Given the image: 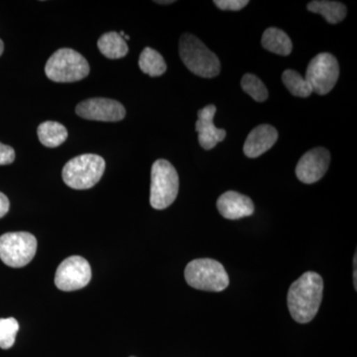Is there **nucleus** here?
<instances>
[{"mask_svg": "<svg viewBox=\"0 0 357 357\" xmlns=\"http://www.w3.org/2000/svg\"><path fill=\"white\" fill-rule=\"evenodd\" d=\"M76 114L88 121L105 122L121 121L126 117V112L121 102L109 98H89L79 102Z\"/></svg>", "mask_w": 357, "mask_h": 357, "instance_id": "nucleus-10", "label": "nucleus"}, {"mask_svg": "<svg viewBox=\"0 0 357 357\" xmlns=\"http://www.w3.org/2000/svg\"><path fill=\"white\" fill-rule=\"evenodd\" d=\"M156 3L159 4H172L175 1H171V0H169V1H155Z\"/></svg>", "mask_w": 357, "mask_h": 357, "instance_id": "nucleus-28", "label": "nucleus"}, {"mask_svg": "<svg viewBox=\"0 0 357 357\" xmlns=\"http://www.w3.org/2000/svg\"><path fill=\"white\" fill-rule=\"evenodd\" d=\"M213 3L222 10L238 11L249 3L248 0H215Z\"/></svg>", "mask_w": 357, "mask_h": 357, "instance_id": "nucleus-23", "label": "nucleus"}, {"mask_svg": "<svg viewBox=\"0 0 357 357\" xmlns=\"http://www.w3.org/2000/svg\"><path fill=\"white\" fill-rule=\"evenodd\" d=\"M131 357H134V356H131Z\"/></svg>", "mask_w": 357, "mask_h": 357, "instance_id": "nucleus-29", "label": "nucleus"}, {"mask_svg": "<svg viewBox=\"0 0 357 357\" xmlns=\"http://www.w3.org/2000/svg\"><path fill=\"white\" fill-rule=\"evenodd\" d=\"M330 162L331 154L326 148H314L303 155L298 162L296 176L305 184H314L325 176Z\"/></svg>", "mask_w": 357, "mask_h": 357, "instance_id": "nucleus-11", "label": "nucleus"}, {"mask_svg": "<svg viewBox=\"0 0 357 357\" xmlns=\"http://www.w3.org/2000/svg\"><path fill=\"white\" fill-rule=\"evenodd\" d=\"M36 251V237L29 232H8L0 236V259L7 266H26L32 261Z\"/></svg>", "mask_w": 357, "mask_h": 357, "instance_id": "nucleus-7", "label": "nucleus"}, {"mask_svg": "<svg viewBox=\"0 0 357 357\" xmlns=\"http://www.w3.org/2000/svg\"><path fill=\"white\" fill-rule=\"evenodd\" d=\"M98 47L105 57L116 60L126 57L128 53V46L126 40L117 32L103 34L98 41Z\"/></svg>", "mask_w": 357, "mask_h": 357, "instance_id": "nucleus-16", "label": "nucleus"}, {"mask_svg": "<svg viewBox=\"0 0 357 357\" xmlns=\"http://www.w3.org/2000/svg\"><path fill=\"white\" fill-rule=\"evenodd\" d=\"M15 160V151L13 147L0 142V165H9Z\"/></svg>", "mask_w": 357, "mask_h": 357, "instance_id": "nucleus-24", "label": "nucleus"}, {"mask_svg": "<svg viewBox=\"0 0 357 357\" xmlns=\"http://www.w3.org/2000/svg\"><path fill=\"white\" fill-rule=\"evenodd\" d=\"M178 176L175 167L159 159L152 166L150 204L155 210H165L177 199Z\"/></svg>", "mask_w": 357, "mask_h": 357, "instance_id": "nucleus-6", "label": "nucleus"}, {"mask_svg": "<svg viewBox=\"0 0 357 357\" xmlns=\"http://www.w3.org/2000/svg\"><path fill=\"white\" fill-rule=\"evenodd\" d=\"M9 206H10V204H9L8 198L6 195L0 192V218H3L8 213Z\"/></svg>", "mask_w": 357, "mask_h": 357, "instance_id": "nucleus-25", "label": "nucleus"}, {"mask_svg": "<svg viewBox=\"0 0 357 357\" xmlns=\"http://www.w3.org/2000/svg\"><path fill=\"white\" fill-rule=\"evenodd\" d=\"M178 53L185 67L197 76L211 79L220 73L218 56L194 35L187 33L181 37Z\"/></svg>", "mask_w": 357, "mask_h": 357, "instance_id": "nucleus-2", "label": "nucleus"}, {"mask_svg": "<svg viewBox=\"0 0 357 357\" xmlns=\"http://www.w3.org/2000/svg\"><path fill=\"white\" fill-rule=\"evenodd\" d=\"M324 281L316 272H306L288 291V309L294 321L307 324L318 314L323 301Z\"/></svg>", "mask_w": 357, "mask_h": 357, "instance_id": "nucleus-1", "label": "nucleus"}, {"mask_svg": "<svg viewBox=\"0 0 357 357\" xmlns=\"http://www.w3.org/2000/svg\"><path fill=\"white\" fill-rule=\"evenodd\" d=\"M91 68L88 61L73 49H59L47 61L45 74L56 83H75L89 76Z\"/></svg>", "mask_w": 357, "mask_h": 357, "instance_id": "nucleus-3", "label": "nucleus"}, {"mask_svg": "<svg viewBox=\"0 0 357 357\" xmlns=\"http://www.w3.org/2000/svg\"><path fill=\"white\" fill-rule=\"evenodd\" d=\"M262 46L267 51L277 55L288 56L292 52L293 44L290 37L278 28H268L263 33Z\"/></svg>", "mask_w": 357, "mask_h": 357, "instance_id": "nucleus-15", "label": "nucleus"}, {"mask_svg": "<svg viewBox=\"0 0 357 357\" xmlns=\"http://www.w3.org/2000/svg\"><path fill=\"white\" fill-rule=\"evenodd\" d=\"M282 79L286 88L293 96L298 98H307L312 93L311 86L296 70H286L282 75Z\"/></svg>", "mask_w": 357, "mask_h": 357, "instance_id": "nucleus-20", "label": "nucleus"}, {"mask_svg": "<svg viewBox=\"0 0 357 357\" xmlns=\"http://www.w3.org/2000/svg\"><path fill=\"white\" fill-rule=\"evenodd\" d=\"M217 112V107L213 105H206L198 112V121L196 130L199 133V145L204 150H211L217 146L218 142L225 140L227 131L215 128L213 117Z\"/></svg>", "mask_w": 357, "mask_h": 357, "instance_id": "nucleus-12", "label": "nucleus"}, {"mask_svg": "<svg viewBox=\"0 0 357 357\" xmlns=\"http://www.w3.org/2000/svg\"><path fill=\"white\" fill-rule=\"evenodd\" d=\"M307 8L311 13L321 14L331 24L342 22L347 14V9L344 4L337 1H328V0H319V1L314 0L307 4Z\"/></svg>", "mask_w": 357, "mask_h": 357, "instance_id": "nucleus-17", "label": "nucleus"}, {"mask_svg": "<svg viewBox=\"0 0 357 357\" xmlns=\"http://www.w3.org/2000/svg\"><path fill=\"white\" fill-rule=\"evenodd\" d=\"M241 88L253 100L258 102H265L268 98V91L259 77L252 74L244 75L241 79Z\"/></svg>", "mask_w": 357, "mask_h": 357, "instance_id": "nucleus-21", "label": "nucleus"}, {"mask_svg": "<svg viewBox=\"0 0 357 357\" xmlns=\"http://www.w3.org/2000/svg\"><path fill=\"white\" fill-rule=\"evenodd\" d=\"M91 279L89 263L81 256H70L59 265L55 285L61 291L70 292L86 287Z\"/></svg>", "mask_w": 357, "mask_h": 357, "instance_id": "nucleus-9", "label": "nucleus"}, {"mask_svg": "<svg viewBox=\"0 0 357 357\" xmlns=\"http://www.w3.org/2000/svg\"><path fill=\"white\" fill-rule=\"evenodd\" d=\"M340 77L337 58L330 53H321L312 59L306 72V81L312 93L325 96L330 93Z\"/></svg>", "mask_w": 357, "mask_h": 357, "instance_id": "nucleus-8", "label": "nucleus"}, {"mask_svg": "<svg viewBox=\"0 0 357 357\" xmlns=\"http://www.w3.org/2000/svg\"><path fill=\"white\" fill-rule=\"evenodd\" d=\"M357 258H356V255H354V288H356V290L357 289V265H356Z\"/></svg>", "mask_w": 357, "mask_h": 357, "instance_id": "nucleus-26", "label": "nucleus"}, {"mask_svg": "<svg viewBox=\"0 0 357 357\" xmlns=\"http://www.w3.org/2000/svg\"><path fill=\"white\" fill-rule=\"evenodd\" d=\"M40 142L44 146L56 148L67 140L68 130L63 124L55 121H45L37 129Z\"/></svg>", "mask_w": 357, "mask_h": 357, "instance_id": "nucleus-18", "label": "nucleus"}, {"mask_svg": "<svg viewBox=\"0 0 357 357\" xmlns=\"http://www.w3.org/2000/svg\"><path fill=\"white\" fill-rule=\"evenodd\" d=\"M4 51V43L3 41H2L1 39H0V56L2 55V53H3Z\"/></svg>", "mask_w": 357, "mask_h": 357, "instance_id": "nucleus-27", "label": "nucleus"}, {"mask_svg": "<svg viewBox=\"0 0 357 357\" xmlns=\"http://www.w3.org/2000/svg\"><path fill=\"white\" fill-rule=\"evenodd\" d=\"M278 139V131L269 126L262 124L250 131L244 143L243 152L249 158H257L274 146Z\"/></svg>", "mask_w": 357, "mask_h": 357, "instance_id": "nucleus-14", "label": "nucleus"}, {"mask_svg": "<svg viewBox=\"0 0 357 357\" xmlns=\"http://www.w3.org/2000/svg\"><path fill=\"white\" fill-rule=\"evenodd\" d=\"M217 206L220 215L227 220H241L255 213L252 199L234 191L222 194L218 199Z\"/></svg>", "mask_w": 357, "mask_h": 357, "instance_id": "nucleus-13", "label": "nucleus"}, {"mask_svg": "<svg viewBox=\"0 0 357 357\" xmlns=\"http://www.w3.org/2000/svg\"><path fill=\"white\" fill-rule=\"evenodd\" d=\"M18 331L20 324L15 319H0V349H11L15 342Z\"/></svg>", "mask_w": 357, "mask_h": 357, "instance_id": "nucleus-22", "label": "nucleus"}, {"mask_svg": "<svg viewBox=\"0 0 357 357\" xmlns=\"http://www.w3.org/2000/svg\"><path fill=\"white\" fill-rule=\"evenodd\" d=\"M140 70L150 77H160L166 72L167 65L161 54L154 49L147 47L142 51L139 57Z\"/></svg>", "mask_w": 357, "mask_h": 357, "instance_id": "nucleus-19", "label": "nucleus"}, {"mask_svg": "<svg viewBox=\"0 0 357 357\" xmlns=\"http://www.w3.org/2000/svg\"><path fill=\"white\" fill-rule=\"evenodd\" d=\"M185 279L191 287L208 292H222L229 285V275L222 263L211 258L190 262L185 269Z\"/></svg>", "mask_w": 357, "mask_h": 357, "instance_id": "nucleus-5", "label": "nucleus"}, {"mask_svg": "<svg viewBox=\"0 0 357 357\" xmlns=\"http://www.w3.org/2000/svg\"><path fill=\"white\" fill-rule=\"evenodd\" d=\"M105 170V161L96 154L75 157L63 168V180L75 190H88L98 184Z\"/></svg>", "mask_w": 357, "mask_h": 357, "instance_id": "nucleus-4", "label": "nucleus"}]
</instances>
